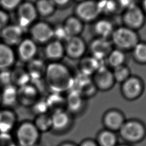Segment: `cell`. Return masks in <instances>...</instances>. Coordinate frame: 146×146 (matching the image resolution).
<instances>
[{
    "label": "cell",
    "mask_w": 146,
    "mask_h": 146,
    "mask_svg": "<svg viewBox=\"0 0 146 146\" xmlns=\"http://www.w3.org/2000/svg\"><path fill=\"white\" fill-rule=\"evenodd\" d=\"M74 13L84 23L94 22L100 15L96 0H86L77 3Z\"/></svg>",
    "instance_id": "obj_6"
},
{
    "label": "cell",
    "mask_w": 146,
    "mask_h": 146,
    "mask_svg": "<svg viewBox=\"0 0 146 146\" xmlns=\"http://www.w3.org/2000/svg\"><path fill=\"white\" fill-rule=\"evenodd\" d=\"M34 38L38 42L44 43L50 41L54 38V29L45 22L35 24L31 30Z\"/></svg>",
    "instance_id": "obj_17"
},
{
    "label": "cell",
    "mask_w": 146,
    "mask_h": 146,
    "mask_svg": "<svg viewBox=\"0 0 146 146\" xmlns=\"http://www.w3.org/2000/svg\"><path fill=\"white\" fill-rule=\"evenodd\" d=\"M45 54L48 59L58 62L66 55L64 43L56 39L49 42L45 48Z\"/></svg>",
    "instance_id": "obj_22"
},
{
    "label": "cell",
    "mask_w": 146,
    "mask_h": 146,
    "mask_svg": "<svg viewBox=\"0 0 146 146\" xmlns=\"http://www.w3.org/2000/svg\"><path fill=\"white\" fill-rule=\"evenodd\" d=\"M14 61V54L11 47L0 43V69L4 70L10 67Z\"/></svg>",
    "instance_id": "obj_27"
},
{
    "label": "cell",
    "mask_w": 146,
    "mask_h": 146,
    "mask_svg": "<svg viewBox=\"0 0 146 146\" xmlns=\"http://www.w3.org/2000/svg\"><path fill=\"white\" fill-rule=\"evenodd\" d=\"M23 29L19 25H9L2 31V37L6 44H17L22 41Z\"/></svg>",
    "instance_id": "obj_19"
},
{
    "label": "cell",
    "mask_w": 146,
    "mask_h": 146,
    "mask_svg": "<svg viewBox=\"0 0 146 146\" xmlns=\"http://www.w3.org/2000/svg\"><path fill=\"white\" fill-rule=\"evenodd\" d=\"M127 59L125 52L116 48H113L107 57L105 62L110 68H114L125 64Z\"/></svg>",
    "instance_id": "obj_26"
},
{
    "label": "cell",
    "mask_w": 146,
    "mask_h": 146,
    "mask_svg": "<svg viewBox=\"0 0 146 146\" xmlns=\"http://www.w3.org/2000/svg\"><path fill=\"white\" fill-rule=\"evenodd\" d=\"M62 25L70 37L80 36L84 26V23L75 15L68 17Z\"/></svg>",
    "instance_id": "obj_21"
},
{
    "label": "cell",
    "mask_w": 146,
    "mask_h": 146,
    "mask_svg": "<svg viewBox=\"0 0 146 146\" xmlns=\"http://www.w3.org/2000/svg\"><path fill=\"white\" fill-rule=\"evenodd\" d=\"M36 50L35 42L30 39H26L19 43L18 52L23 60H31L35 55Z\"/></svg>",
    "instance_id": "obj_25"
},
{
    "label": "cell",
    "mask_w": 146,
    "mask_h": 146,
    "mask_svg": "<svg viewBox=\"0 0 146 146\" xmlns=\"http://www.w3.org/2000/svg\"><path fill=\"white\" fill-rule=\"evenodd\" d=\"M58 146H78V144L70 141H66L61 143Z\"/></svg>",
    "instance_id": "obj_45"
},
{
    "label": "cell",
    "mask_w": 146,
    "mask_h": 146,
    "mask_svg": "<svg viewBox=\"0 0 146 146\" xmlns=\"http://www.w3.org/2000/svg\"><path fill=\"white\" fill-rule=\"evenodd\" d=\"M16 121L15 113L9 110H0V133H9Z\"/></svg>",
    "instance_id": "obj_24"
},
{
    "label": "cell",
    "mask_w": 146,
    "mask_h": 146,
    "mask_svg": "<svg viewBox=\"0 0 146 146\" xmlns=\"http://www.w3.org/2000/svg\"><path fill=\"white\" fill-rule=\"evenodd\" d=\"M0 102H1V96H0Z\"/></svg>",
    "instance_id": "obj_49"
},
{
    "label": "cell",
    "mask_w": 146,
    "mask_h": 146,
    "mask_svg": "<svg viewBox=\"0 0 146 146\" xmlns=\"http://www.w3.org/2000/svg\"><path fill=\"white\" fill-rule=\"evenodd\" d=\"M78 146H99L95 139L86 138L83 139L78 144Z\"/></svg>",
    "instance_id": "obj_42"
},
{
    "label": "cell",
    "mask_w": 146,
    "mask_h": 146,
    "mask_svg": "<svg viewBox=\"0 0 146 146\" xmlns=\"http://www.w3.org/2000/svg\"><path fill=\"white\" fill-rule=\"evenodd\" d=\"M117 133L125 143L131 145L137 144L146 137V125L137 119H126Z\"/></svg>",
    "instance_id": "obj_2"
},
{
    "label": "cell",
    "mask_w": 146,
    "mask_h": 146,
    "mask_svg": "<svg viewBox=\"0 0 146 146\" xmlns=\"http://www.w3.org/2000/svg\"><path fill=\"white\" fill-rule=\"evenodd\" d=\"M72 1H74L76 2L77 3H79V2H83V1H86V0H72Z\"/></svg>",
    "instance_id": "obj_48"
},
{
    "label": "cell",
    "mask_w": 146,
    "mask_h": 146,
    "mask_svg": "<svg viewBox=\"0 0 146 146\" xmlns=\"http://www.w3.org/2000/svg\"><path fill=\"white\" fill-rule=\"evenodd\" d=\"M73 117L66 109L54 111L51 115V130L58 134L69 131L74 124Z\"/></svg>",
    "instance_id": "obj_8"
},
{
    "label": "cell",
    "mask_w": 146,
    "mask_h": 146,
    "mask_svg": "<svg viewBox=\"0 0 146 146\" xmlns=\"http://www.w3.org/2000/svg\"><path fill=\"white\" fill-rule=\"evenodd\" d=\"M95 139L99 146H117L119 144L117 133L106 128L100 130Z\"/></svg>",
    "instance_id": "obj_23"
},
{
    "label": "cell",
    "mask_w": 146,
    "mask_h": 146,
    "mask_svg": "<svg viewBox=\"0 0 146 146\" xmlns=\"http://www.w3.org/2000/svg\"><path fill=\"white\" fill-rule=\"evenodd\" d=\"M140 6L146 14V0H142L141 5Z\"/></svg>",
    "instance_id": "obj_46"
},
{
    "label": "cell",
    "mask_w": 146,
    "mask_h": 146,
    "mask_svg": "<svg viewBox=\"0 0 146 146\" xmlns=\"http://www.w3.org/2000/svg\"><path fill=\"white\" fill-rule=\"evenodd\" d=\"M66 98V110L73 116L81 114L86 107V99L74 90L67 92Z\"/></svg>",
    "instance_id": "obj_14"
},
{
    "label": "cell",
    "mask_w": 146,
    "mask_h": 146,
    "mask_svg": "<svg viewBox=\"0 0 146 146\" xmlns=\"http://www.w3.org/2000/svg\"><path fill=\"white\" fill-rule=\"evenodd\" d=\"M0 146H16L9 133H0Z\"/></svg>",
    "instance_id": "obj_39"
},
{
    "label": "cell",
    "mask_w": 146,
    "mask_h": 146,
    "mask_svg": "<svg viewBox=\"0 0 146 146\" xmlns=\"http://www.w3.org/2000/svg\"><path fill=\"white\" fill-rule=\"evenodd\" d=\"M56 6L51 0H38L36 3V10L42 15L47 16L52 14Z\"/></svg>",
    "instance_id": "obj_35"
},
{
    "label": "cell",
    "mask_w": 146,
    "mask_h": 146,
    "mask_svg": "<svg viewBox=\"0 0 146 146\" xmlns=\"http://www.w3.org/2000/svg\"><path fill=\"white\" fill-rule=\"evenodd\" d=\"M72 89L80 93L85 99L94 96L98 91L91 76L80 72L76 76H74Z\"/></svg>",
    "instance_id": "obj_12"
},
{
    "label": "cell",
    "mask_w": 146,
    "mask_h": 146,
    "mask_svg": "<svg viewBox=\"0 0 146 146\" xmlns=\"http://www.w3.org/2000/svg\"><path fill=\"white\" fill-rule=\"evenodd\" d=\"M115 27L109 19L101 18L97 19L93 25V30L96 37L110 39Z\"/></svg>",
    "instance_id": "obj_16"
},
{
    "label": "cell",
    "mask_w": 146,
    "mask_h": 146,
    "mask_svg": "<svg viewBox=\"0 0 146 146\" xmlns=\"http://www.w3.org/2000/svg\"><path fill=\"white\" fill-rule=\"evenodd\" d=\"M21 0H0L1 5L7 9H13L18 6Z\"/></svg>",
    "instance_id": "obj_40"
},
{
    "label": "cell",
    "mask_w": 146,
    "mask_h": 146,
    "mask_svg": "<svg viewBox=\"0 0 146 146\" xmlns=\"http://www.w3.org/2000/svg\"><path fill=\"white\" fill-rule=\"evenodd\" d=\"M110 40L114 48L123 51H131L140 41L137 31L124 25L115 27Z\"/></svg>",
    "instance_id": "obj_3"
},
{
    "label": "cell",
    "mask_w": 146,
    "mask_h": 146,
    "mask_svg": "<svg viewBox=\"0 0 146 146\" xmlns=\"http://www.w3.org/2000/svg\"><path fill=\"white\" fill-rule=\"evenodd\" d=\"M117 146H132V145L131 144H127V143H122V144H118V145Z\"/></svg>",
    "instance_id": "obj_47"
},
{
    "label": "cell",
    "mask_w": 146,
    "mask_h": 146,
    "mask_svg": "<svg viewBox=\"0 0 146 146\" xmlns=\"http://www.w3.org/2000/svg\"><path fill=\"white\" fill-rule=\"evenodd\" d=\"M11 76L12 80L20 86V87L27 84V83L30 79L28 73L21 69L16 70L14 72H12Z\"/></svg>",
    "instance_id": "obj_36"
},
{
    "label": "cell",
    "mask_w": 146,
    "mask_h": 146,
    "mask_svg": "<svg viewBox=\"0 0 146 146\" xmlns=\"http://www.w3.org/2000/svg\"><path fill=\"white\" fill-rule=\"evenodd\" d=\"M54 37L56 40L64 43L69 38H70L67 34L63 25H58L54 27Z\"/></svg>",
    "instance_id": "obj_37"
},
{
    "label": "cell",
    "mask_w": 146,
    "mask_h": 146,
    "mask_svg": "<svg viewBox=\"0 0 146 146\" xmlns=\"http://www.w3.org/2000/svg\"><path fill=\"white\" fill-rule=\"evenodd\" d=\"M114 48L110 39L95 37L88 47L90 55L100 60L105 61L107 57Z\"/></svg>",
    "instance_id": "obj_13"
},
{
    "label": "cell",
    "mask_w": 146,
    "mask_h": 146,
    "mask_svg": "<svg viewBox=\"0 0 146 146\" xmlns=\"http://www.w3.org/2000/svg\"><path fill=\"white\" fill-rule=\"evenodd\" d=\"M146 14L140 5L136 3L129 6L123 11V25L134 30L142 28L145 23Z\"/></svg>",
    "instance_id": "obj_4"
},
{
    "label": "cell",
    "mask_w": 146,
    "mask_h": 146,
    "mask_svg": "<svg viewBox=\"0 0 146 146\" xmlns=\"http://www.w3.org/2000/svg\"><path fill=\"white\" fill-rule=\"evenodd\" d=\"M0 81L6 85L10 84V83L12 81L11 72L6 70H3L0 73Z\"/></svg>",
    "instance_id": "obj_41"
},
{
    "label": "cell",
    "mask_w": 146,
    "mask_h": 146,
    "mask_svg": "<svg viewBox=\"0 0 146 146\" xmlns=\"http://www.w3.org/2000/svg\"><path fill=\"white\" fill-rule=\"evenodd\" d=\"M48 108L53 109V111L58 110L66 109V98L60 93L52 92L46 100Z\"/></svg>",
    "instance_id": "obj_31"
},
{
    "label": "cell",
    "mask_w": 146,
    "mask_h": 146,
    "mask_svg": "<svg viewBox=\"0 0 146 146\" xmlns=\"http://www.w3.org/2000/svg\"><path fill=\"white\" fill-rule=\"evenodd\" d=\"M18 100V90L11 85L8 84L5 86L1 96V101L6 106L14 105Z\"/></svg>",
    "instance_id": "obj_29"
},
{
    "label": "cell",
    "mask_w": 146,
    "mask_h": 146,
    "mask_svg": "<svg viewBox=\"0 0 146 146\" xmlns=\"http://www.w3.org/2000/svg\"><path fill=\"white\" fill-rule=\"evenodd\" d=\"M34 124L39 131L46 132L51 130L52 124L51 115L44 113L38 115Z\"/></svg>",
    "instance_id": "obj_34"
},
{
    "label": "cell",
    "mask_w": 146,
    "mask_h": 146,
    "mask_svg": "<svg viewBox=\"0 0 146 146\" xmlns=\"http://www.w3.org/2000/svg\"><path fill=\"white\" fill-rule=\"evenodd\" d=\"M38 95L36 88L33 86L25 84L18 90V100L23 106H28L34 104Z\"/></svg>",
    "instance_id": "obj_20"
},
{
    "label": "cell",
    "mask_w": 146,
    "mask_h": 146,
    "mask_svg": "<svg viewBox=\"0 0 146 146\" xmlns=\"http://www.w3.org/2000/svg\"><path fill=\"white\" fill-rule=\"evenodd\" d=\"M9 17L7 14L5 12L0 10V29H3L6 26Z\"/></svg>",
    "instance_id": "obj_43"
},
{
    "label": "cell",
    "mask_w": 146,
    "mask_h": 146,
    "mask_svg": "<svg viewBox=\"0 0 146 146\" xmlns=\"http://www.w3.org/2000/svg\"><path fill=\"white\" fill-rule=\"evenodd\" d=\"M113 78L116 83L121 84L131 75V70L125 64L112 69Z\"/></svg>",
    "instance_id": "obj_33"
},
{
    "label": "cell",
    "mask_w": 146,
    "mask_h": 146,
    "mask_svg": "<svg viewBox=\"0 0 146 146\" xmlns=\"http://www.w3.org/2000/svg\"><path fill=\"white\" fill-rule=\"evenodd\" d=\"M46 67L44 62L40 59L32 60L29 65L27 72L30 78L34 80L40 79L45 74Z\"/></svg>",
    "instance_id": "obj_28"
},
{
    "label": "cell",
    "mask_w": 146,
    "mask_h": 146,
    "mask_svg": "<svg viewBox=\"0 0 146 146\" xmlns=\"http://www.w3.org/2000/svg\"><path fill=\"white\" fill-rule=\"evenodd\" d=\"M144 91V83L141 78L131 75L121 84L120 92L122 96L128 101L139 99Z\"/></svg>",
    "instance_id": "obj_5"
},
{
    "label": "cell",
    "mask_w": 146,
    "mask_h": 146,
    "mask_svg": "<svg viewBox=\"0 0 146 146\" xmlns=\"http://www.w3.org/2000/svg\"><path fill=\"white\" fill-rule=\"evenodd\" d=\"M44 76L52 92L61 94L72 89L74 76L69 68L62 63L54 62L47 66Z\"/></svg>",
    "instance_id": "obj_1"
},
{
    "label": "cell",
    "mask_w": 146,
    "mask_h": 146,
    "mask_svg": "<svg viewBox=\"0 0 146 146\" xmlns=\"http://www.w3.org/2000/svg\"><path fill=\"white\" fill-rule=\"evenodd\" d=\"M55 5L60 6V7H64L66 6H68L72 0H51Z\"/></svg>",
    "instance_id": "obj_44"
},
{
    "label": "cell",
    "mask_w": 146,
    "mask_h": 146,
    "mask_svg": "<svg viewBox=\"0 0 146 146\" xmlns=\"http://www.w3.org/2000/svg\"><path fill=\"white\" fill-rule=\"evenodd\" d=\"M100 14L106 15L114 14L120 11L116 0H96Z\"/></svg>",
    "instance_id": "obj_30"
},
{
    "label": "cell",
    "mask_w": 146,
    "mask_h": 146,
    "mask_svg": "<svg viewBox=\"0 0 146 146\" xmlns=\"http://www.w3.org/2000/svg\"><path fill=\"white\" fill-rule=\"evenodd\" d=\"M35 6L31 3L26 2L20 6L19 9V25L23 30L33 22L36 17L37 12Z\"/></svg>",
    "instance_id": "obj_18"
},
{
    "label": "cell",
    "mask_w": 146,
    "mask_h": 146,
    "mask_svg": "<svg viewBox=\"0 0 146 146\" xmlns=\"http://www.w3.org/2000/svg\"><path fill=\"white\" fill-rule=\"evenodd\" d=\"M134 60L141 64H146V42L139 41L131 50Z\"/></svg>",
    "instance_id": "obj_32"
},
{
    "label": "cell",
    "mask_w": 146,
    "mask_h": 146,
    "mask_svg": "<svg viewBox=\"0 0 146 146\" xmlns=\"http://www.w3.org/2000/svg\"><path fill=\"white\" fill-rule=\"evenodd\" d=\"M48 109L46 100H41L34 104V110L38 115L46 113Z\"/></svg>",
    "instance_id": "obj_38"
},
{
    "label": "cell",
    "mask_w": 146,
    "mask_h": 146,
    "mask_svg": "<svg viewBox=\"0 0 146 146\" xmlns=\"http://www.w3.org/2000/svg\"><path fill=\"white\" fill-rule=\"evenodd\" d=\"M105 64V61L98 59L91 55H85L79 60V72L92 76L98 68Z\"/></svg>",
    "instance_id": "obj_15"
},
{
    "label": "cell",
    "mask_w": 146,
    "mask_h": 146,
    "mask_svg": "<svg viewBox=\"0 0 146 146\" xmlns=\"http://www.w3.org/2000/svg\"><path fill=\"white\" fill-rule=\"evenodd\" d=\"M91 78L98 91H108L112 89L116 83L112 69L106 64L98 68Z\"/></svg>",
    "instance_id": "obj_9"
},
{
    "label": "cell",
    "mask_w": 146,
    "mask_h": 146,
    "mask_svg": "<svg viewBox=\"0 0 146 146\" xmlns=\"http://www.w3.org/2000/svg\"><path fill=\"white\" fill-rule=\"evenodd\" d=\"M126 120L124 113L117 108H110L103 115L102 121L104 128L117 133Z\"/></svg>",
    "instance_id": "obj_11"
},
{
    "label": "cell",
    "mask_w": 146,
    "mask_h": 146,
    "mask_svg": "<svg viewBox=\"0 0 146 146\" xmlns=\"http://www.w3.org/2000/svg\"><path fill=\"white\" fill-rule=\"evenodd\" d=\"M64 45L66 55L73 60H80L86 55L88 49L85 40L80 36L69 38Z\"/></svg>",
    "instance_id": "obj_10"
},
{
    "label": "cell",
    "mask_w": 146,
    "mask_h": 146,
    "mask_svg": "<svg viewBox=\"0 0 146 146\" xmlns=\"http://www.w3.org/2000/svg\"><path fill=\"white\" fill-rule=\"evenodd\" d=\"M16 136L20 146H34L39 139V131L34 124L26 121L18 127Z\"/></svg>",
    "instance_id": "obj_7"
}]
</instances>
